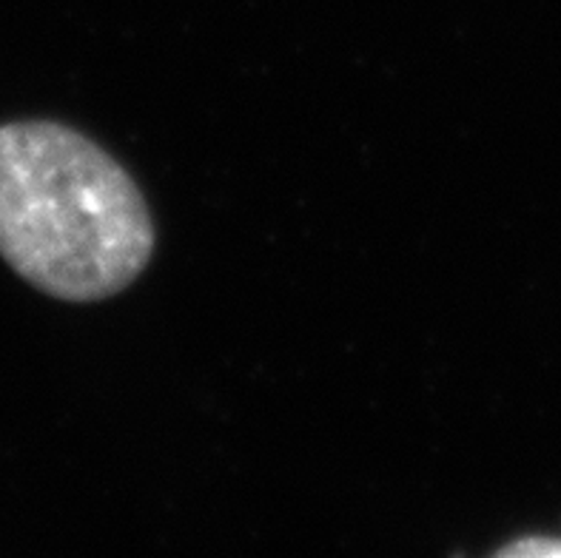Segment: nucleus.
<instances>
[{
    "mask_svg": "<svg viewBox=\"0 0 561 558\" xmlns=\"http://www.w3.org/2000/svg\"><path fill=\"white\" fill-rule=\"evenodd\" d=\"M496 556H522V558L561 556V538H550V542H541L539 536H534V538H527V542H513V545L496 550Z\"/></svg>",
    "mask_w": 561,
    "mask_h": 558,
    "instance_id": "2",
    "label": "nucleus"
},
{
    "mask_svg": "<svg viewBox=\"0 0 561 558\" xmlns=\"http://www.w3.org/2000/svg\"><path fill=\"white\" fill-rule=\"evenodd\" d=\"M154 217L117 157L55 121L0 126V257L46 297L100 303L146 271Z\"/></svg>",
    "mask_w": 561,
    "mask_h": 558,
    "instance_id": "1",
    "label": "nucleus"
}]
</instances>
